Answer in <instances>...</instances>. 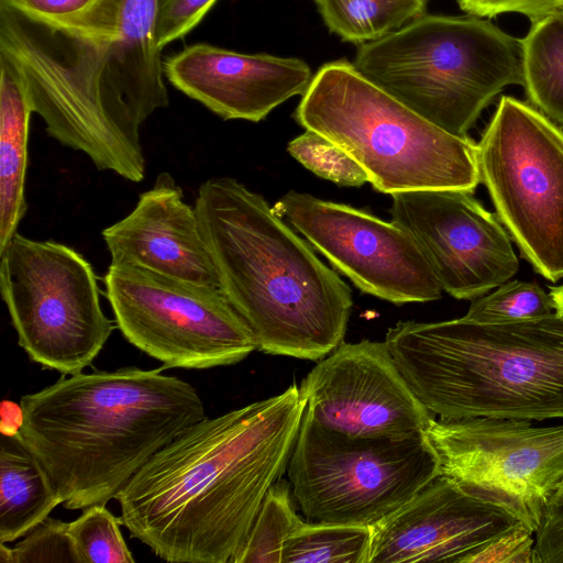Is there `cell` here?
I'll list each match as a JSON object with an SVG mask.
<instances>
[{
  "instance_id": "9",
  "label": "cell",
  "mask_w": 563,
  "mask_h": 563,
  "mask_svg": "<svg viewBox=\"0 0 563 563\" xmlns=\"http://www.w3.org/2000/svg\"><path fill=\"white\" fill-rule=\"evenodd\" d=\"M0 260L1 297L30 360L62 375L91 365L114 329L91 264L73 247L18 232Z\"/></svg>"
},
{
  "instance_id": "7",
  "label": "cell",
  "mask_w": 563,
  "mask_h": 563,
  "mask_svg": "<svg viewBox=\"0 0 563 563\" xmlns=\"http://www.w3.org/2000/svg\"><path fill=\"white\" fill-rule=\"evenodd\" d=\"M0 49L22 67L34 112L49 136L86 154L99 170L144 179V154L130 147L108 112L95 33L40 16L16 0H0Z\"/></svg>"
},
{
  "instance_id": "2",
  "label": "cell",
  "mask_w": 563,
  "mask_h": 563,
  "mask_svg": "<svg viewBox=\"0 0 563 563\" xmlns=\"http://www.w3.org/2000/svg\"><path fill=\"white\" fill-rule=\"evenodd\" d=\"M155 369L78 372L20 400L19 433L68 509L107 504L207 418L194 386Z\"/></svg>"
},
{
  "instance_id": "35",
  "label": "cell",
  "mask_w": 563,
  "mask_h": 563,
  "mask_svg": "<svg viewBox=\"0 0 563 563\" xmlns=\"http://www.w3.org/2000/svg\"><path fill=\"white\" fill-rule=\"evenodd\" d=\"M550 296L553 300L554 310L563 314V285L550 288Z\"/></svg>"
},
{
  "instance_id": "12",
  "label": "cell",
  "mask_w": 563,
  "mask_h": 563,
  "mask_svg": "<svg viewBox=\"0 0 563 563\" xmlns=\"http://www.w3.org/2000/svg\"><path fill=\"white\" fill-rule=\"evenodd\" d=\"M426 437L438 456L440 475L536 534L563 482V423L433 417Z\"/></svg>"
},
{
  "instance_id": "23",
  "label": "cell",
  "mask_w": 563,
  "mask_h": 563,
  "mask_svg": "<svg viewBox=\"0 0 563 563\" xmlns=\"http://www.w3.org/2000/svg\"><path fill=\"white\" fill-rule=\"evenodd\" d=\"M428 0H316L328 29L343 41L379 40L423 15Z\"/></svg>"
},
{
  "instance_id": "6",
  "label": "cell",
  "mask_w": 563,
  "mask_h": 563,
  "mask_svg": "<svg viewBox=\"0 0 563 563\" xmlns=\"http://www.w3.org/2000/svg\"><path fill=\"white\" fill-rule=\"evenodd\" d=\"M355 68L442 130L467 136L505 87H523L522 43L489 20L428 14L358 45Z\"/></svg>"
},
{
  "instance_id": "22",
  "label": "cell",
  "mask_w": 563,
  "mask_h": 563,
  "mask_svg": "<svg viewBox=\"0 0 563 563\" xmlns=\"http://www.w3.org/2000/svg\"><path fill=\"white\" fill-rule=\"evenodd\" d=\"M521 43L527 97L563 125V9L533 22Z\"/></svg>"
},
{
  "instance_id": "18",
  "label": "cell",
  "mask_w": 563,
  "mask_h": 563,
  "mask_svg": "<svg viewBox=\"0 0 563 563\" xmlns=\"http://www.w3.org/2000/svg\"><path fill=\"white\" fill-rule=\"evenodd\" d=\"M111 264L220 287L195 207L184 200L173 176L163 172L140 195L134 209L102 231Z\"/></svg>"
},
{
  "instance_id": "11",
  "label": "cell",
  "mask_w": 563,
  "mask_h": 563,
  "mask_svg": "<svg viewBox=\"0 0 563 563\" xmlns=\"http://www.w3.org/2000/svg\"><path fill=\"white\" fill-rule=\"evenodd\" d=\"M104 285L122 335L166 368L233 365L258 350L220 287L114 264Z\"/></svg>"
},
{
  "instance_id": "29",
  "label": "cell",
  "mask_w": 563,
  "mask_h": 563,
  "mask_svg": "<svg viewBox=\"0 0 563 563\" xmlns=\"http://www.w3.org/2000/svg\"><path fill=\"white\" fill-rule=\"evenodd\" d=\"M2 563H80L68 531V522L47 517L13 548L0 543Z\"/></svg>"
},
{
  "instance_id": "21",
  "label": "cell",
  "mask_w": 563,
  "mask_h": 563,
  "mask_svg": "<svg viewBox=\"0 0 563 563\" xmlns=\"http://www.w3.org/2000/svg\"><path fill=\"white\" fill-rule=\"evenodd\" d=\"M62 498L19 431L0 444V543L24 537L45 520Z\"/></svg>"
},
{
  "instance_id": "10",
  "label": "cell",
  "mask_w": 563,
  "mask_h": 563,
  "mask_svg": "<svg viewBox=\"0 0 563 563\" xmlns=\"http://www.w3.org/2000/svg\"><path fill=\"white\" fill-rule=\"evenodd\" d=\"M479 179L499 221L537 273L563 277V130L503 96L477 144Z\"/></svg>"
},
{
  "instance_id": "28",
  "label": "cell",
  "mask_w": 563,
  "mask_h": 563,
  "mask_svg": "<svg viewBox=\"0 0 563 563\" xmlns=\"http://www.w3.org/2000/svg\"><path fill=\"white\" fill-rule=\"evenodd\" d=\"M289 154L312 173L341 186L358 187L368 181L366 172L343 148L306 130L289 142Z\"/></svg>"
},
{
  "instance_id": "34",
  "label": "cell",
  "mask_w": 563,
  "mask_h": 563,
  "mask_svg": "<svg viewBox=\"0 0 563 563\" xmlns=\"http://www.w3.org/2000/svg\"><path fill=\"white\" fill-rule=\"evenodd\" d=\"M32 13L56 22L74 21L93 9L101 0H16Z\"/></svg>"
},
{
  "instance_id": "8",
  "label": "cell",
  "mask_w": 563,
  "mask_h": 563,
  "mask_svg": "<svg viewBox=\"0 0 563 563\" xmlns=\"http://www.w3.org/2000/svg\"><path fill=\"white\" fill-rule=\"evenodd\" d=\"M286 472L309 521L373 527L437 477L439 461L426 432L353 438L303 412Z\"/></svg>"
},
{
  "instance_id": "4",
  "label": "cell",
  "mask_w": 563,
  "mask_h": 563,
  "mask_svg": "<svg viewBox=\"0 0 563 563\" xmlns=\"http://www.w3.org/2000/svg\"><path fill=\"white\" fill-rule=\"evenodd\" d=\"M385 342L440 419L563 420V314L505 323L400 321Z\"/></svg>"
},
{
  "instance_id": "30",
  "label": "cell",
  "mask_w": 563,
  "mask_h": 563,
  "mask_svg": "<svg viewBox=\"0 0 563 563\" xmlns=\"http://www.w3.org/2000/svg\"><path fill=\"white\" fill-rule=\"evenodd\" d=\"M216 2L217 0H158L156 41L159 48L185 37Z\"/></svg>"
},
{
  "instance_id": "27",
  "label": "cell",
  "mask_w": 563,
  "mask_h": 563,
  "mask_svg": "<svg viewBox=\"0 0 563 563\" xmlns=\"http://www.w3.org/2000/svg\"><path fill=\"white\" fill-rule=\"evenodd\" d=\"M553 310L550 294L538 284L514 280L473 299L464 318L478 323H505L543 317Z\"/></svg>"
},
{
  "instance_id": "20",
  "label": "cell",
  "mask_w": 563,
  "mask_h": 563,
  "mask_svg": "<svg viewBox=\"0 0 563 563\" xmlns=\"http://www.w3.org/2000/svg\"><path fill=\"white\" fill-rule=\"evenodd\" d=\"M0 251L25 216L30 118L34 107L18 60L0 49Z\"/></svg>"
},
{
  "instance_id": "14",
  "label": "cell",
  "mask_w": 563,
  "mask_h": 563,
  "mask_svg": "<svg viewBox=\"0 0 563 563\" xmlns=\"http://www.w3.org/2000/svg\"><path fill=\"white\" fill-rule=\"evenodd\" d=\"M473 192L429 189L391 195V220L416 241L442 290L473 300L508 282L519 261L506 229Z\"/></svg>"
},
{
  "instance_id": "31",
  "label": "cell",
  "mask_w": 563,
  "mask_h": 563,
  "mask_svg": "<svg viewBox=\"0 0 563 563\" xmlns=\"http://www.w3.org/2000/svg\"><path fill=\"white\" fill-rule=\"evenodd\" d=\"M536 537L520 522L492 539L463 563H534Z\"/></svg>"
},
{
  "instance_id": "16",
  "label": "cell",
  "mask_w": 563,
  "mask_h": 563,
  "mask_svg": "<svg viewBox=\"0 0 563 563\" xmlns=\"http://www.w3.org/2000/svg\"><path fill=\"white\" fill-rule=\"evenodd\" d=\"M519 523L505 510L438 475L400 509L372 527L368 563L464 560Z\"/></svg>"
},
{
  "instance_id": "15",
  "label": "cell",
  "mask_w": 563,
  "mask_h": 563,
  "mask_svg": "<svg viewBox=\"0 0 563 563\" xmlns=\"http://www.w3.org/2000/svg\"><path fill=\"white\" fill-rule=\"evenodd\" d=\"M299 389L310 419L353 438L424 433L434 417L410 388L385 341L342 342L317 363Z\"/></svg>"
},
{
  "instance_id": "32",
  "label": "cell",
  "mask_w": 563,
  "mask_h": 563,
  "mask_svg": "<svg viewBox=\"0 0 563 563\" xmlns=\"http://www.w3.org/2000/svg\"><path fill=\"white\" fill-rule=\"evenodd\" d=\"M534 537V563H563V482L550 499Z\"/></svg>"
},
{
  "instance_id": "19",
  "label": "cell",
  "mask_w": 563,
  "mask_h": 563,
  "mask_svg": "<svg viewBox=\"0 0 563 563\" xmlns=\"http://www.w3.org/2000/svg\"><path fill=\"white\" fill-rule=\"evenodd\" d=\"M108 31L90 25L101 47V87L108 112L128 144L142 151L140 130L168 106L161 48L156 41L158 0H109Z\"/></svg>"
},
{
  "instance_id": "13",
  "label": "cell",
  "mask_w": 563,
  "mask_h": 563,
  "mask_svg": "<svg viewBox=\"0 0 563 563\" xmlns=\"http://www.w3.org/2000/svg\"><path fill=\"white\" fill-rule=\"evenodd\" d=\"M273 209L362 291L396 305L441 298L426 256L393 220L294 190Z\"/></svg>"
},
{
  "instance_id": "33",
  "label": "cell",
  "mask_w": 563,
  "mask_h": 563,
  "mask_svg": "<svg viewBox=\"0 0 563 563\" xmlns=\"http://www.w3.org/2000/svg\"><path fill=\"white\" fill-rule=\"evenodd\" d=\"M470 15L493 18L500 13H521L537 22L563 9V0H456Z\"/></svg>"
},
{
  "instance_id": "24",
  "label": "cell",
  "mask_w": 563,
  "mask_h": 563,
  "mask_svg": "<svg viewBox=\"0 0 563 563\" xmlns=\"http://www.w3.org/2000/svg\"><path fill=\"white\" fill-rule=\"evenodd\" d=\"M372 527L302 521L286 539L282 563H368Z\"/></svg>"
},
{
  "instance_id": "17",
  "label": "cell",
  "mask_w": 563,
  "mask_h": 563,
  "mask_svg": "<svg viewBox=\"0 0 563 563\" xmlns=\"http://www.w3.org/2000/svg\"><path fill=\"white\" fill-rule=\"evenodd\" d=\"M163 69L172 86L223 120L251 122L302 96L313 77L299 58L244 54L207 43L167 57Z\"/></svg>"
},
{
  "instance_id": "5",
  "label": "cell",
  "mask_w": 563,
  "mask_h": 563,
  "mask_svg": "<svg viewBox=\"0 0 563 563\" xmlns=\"http://www.w3.org/2000/svg\"><path fill=\"white\" fill-rule=\"evenodd\" d=\"M294 118L343 148L380 192H473L481 183L477 144L422 118L345 59L318 69Z\"/></svg>"
},
{
  "instance_id": "26",
  "label": "cell",
  "mask_w": 563,
  "mask_h": 563,
  "mask_svg": "<svg viewBox=\"0 0 563 563\" xmlns=\"http://www.w3.org/2000/svg\"><path fill=\"white\" fill-rule=\"evenodd\" d=\"M121 519L114 517L106 504L82 509L68 522V531L80 563H133L135 559L120 531Z\"/></svg>"
},
{
  "instance_id": "25",
  "label": "cell",
  "mask_w": 563,
  "mask_h": 563,
  "mask_svg": "<svg viewBox=\"0 0 563 563\" xmlns=\"http://www.w3.org/2000/svg\"><path fill=\"white\" fill-rule=\"evenodd\" d=\"M292 497L289 481L279 478L271 486L232 563H282L286 539L303 521Z\"/></svg>"
},
{
  "instance_id": "3",
  "label": "cell",
  "mask_w": 563,
  "mask_h": 563,
  "mask_svg": "<svg viewBox=\"0 0 563 563\" xmlns=\"http://www.w3.org/2000/svg\"><path fill=\"white\" fill-rule=\"evenodd\" d=\"M195 209L220 289L258 350L317 361L343 342L350 287L263 196L216 177L199 187Z\"/></svg>"
},
{
  "instance_id": "1",
  "label": "cell",
  "mask_w": 563,
  "mask_h": 563,
  "mask_svg": "<svg viewBox=\"0 0 563 563\" xmlns=\"http://www.w3.org/2000/svg\"><path fill=\"white\" fill-rule=\"evenodd\" d=\"M305 407L294 383L192 424L115 496L122 525L164 561L232 563L287 468Z\"/></svg>"
}]
</instances>
